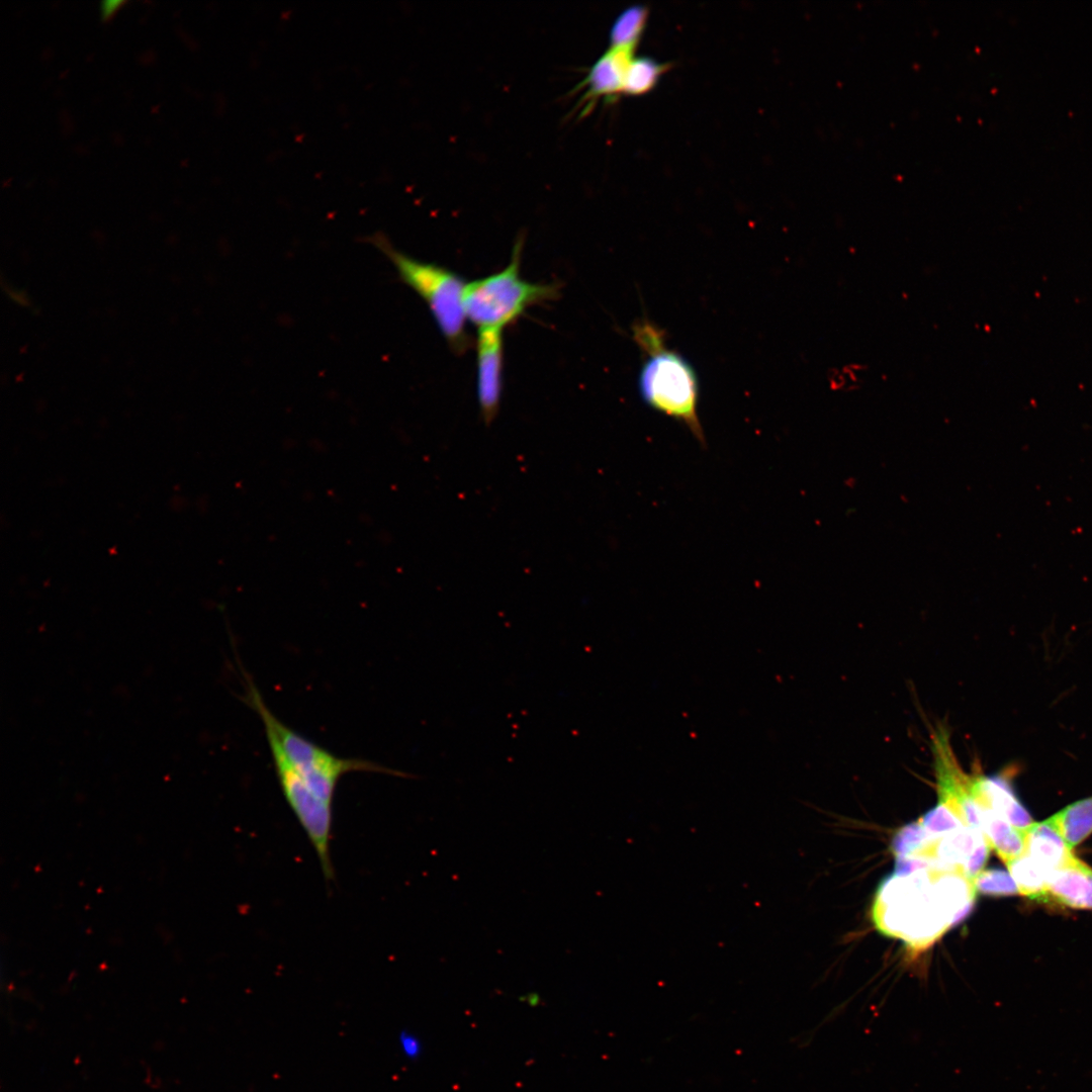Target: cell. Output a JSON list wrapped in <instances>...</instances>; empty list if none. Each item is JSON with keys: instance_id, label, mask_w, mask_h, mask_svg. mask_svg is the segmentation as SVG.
Masks as SVG:
<instances>
[{"instance_id": "6da1fadb", "label": "cell", "mask_w": 1092, "mask_h": 1092, "mask_svg": "<svg viewBox=\"0 0 1092 1092\" xmlns=\"http://www.w3.org/2000/svg\"><path fill=\"white\" fill-rule=\"evenodd\" d=\"M974 882L960 872L935 866L907 876L892 874L877 892L873 919L882 933L922 949L971 912Z\"/></svg>"}, {"instance_id": "7a4b0ae2", "label": "cell", "mask_w": 1092, "mask_h": 1092, "mask_svg": "<svg viewBox=\"0 0 1092 1092\" xmlns=\"http://www.w3.org/2000/svg\"><path fill=\"white\" fill-rule=\"evenodd\" d=\"M633 339L646 355L638 377L642 400L653 410L681 422L705 446L706 438L698 415L699 382L691 363L666 347L664 332L648 320L634 325Z\"/></svg>"}, {"instance_id": "3957f363", "label": "cell", "mask_w": 1092, "mask_h": 1092, "mask_svg": "<svg viewBox=\"0 0 1092 1092\" xmlns=\"http://www.w3.org/2000/svg\"><path fill=\"white\" fill-rule=\"evenodd\" d=\"M244 679L246 685L243 700L260 717L266 737L277 741L289 763L310 790L324 801L333 804L340 779L349 772H377L406 778L405 772L374 761L339 757L306 739L272 713L252 677L246 671H244Z\"/></svg>"}, {"instance_id": "277c9868", "label": "cell", "mask_w": 1092, "mask_h": 1092, "mask_svg": "<svg viewBox=\"0 0 1092 1092\" xmlns=\"http://www.w3.org/2000/svg\"><path fill=\"white\" fill-rule=\"evenodd\" d=\"M522 250L519 239L504 269L466 284L465 313L477 331H504L529 307L558 296L557 284L534 283L521 276Z\"/></svg>"}, {"instance_id": "5b68a950", "label": "cell", "mask_w": 1092, "mask_h": 1092, "mask_svg": "<svg viewBox=\"0 0 1092 1092\" xmlns=\"http://www.w3.org/2000/svg\"><path fill=\"white\" fill-rule=\"evenodd\" d=\"M373 243L390 260L401 281L426 302L450 348L456 353L466 351L470 338L466 331L464 279L445 267L400 252L382 237L377 236Z\"/></svg>"}, {"instance_id": "8992f818", "label": "cell", "mask_w": 1092, "mask_h": 1092, "mask_svg": "<svg viewBox=\"0 0 1092 1092\" xmlns=\"http://www.w3.org/2000/svg\"><path fill=\"white\" fill-rule=\"evenodd\" d=\"M266 738L284 799L313 846L326 880H332L335 876L330 853L333 804L310 790L275 739Z\"/></svg>"}, {"instance_id": "52a82bcc", "label": "cell", "mask_w": 1092, "mask_h": 1092, "mask_svg": "<svg viewBox=\"0 0 1092 1092\" xmlns=\"http://www.w3.org/2000/svg\"><path fill=\"white\" fill-rule=\"evenodd\" d=\"M498 330L477 331L476 390L480 414L491 423L499 408L504 388V338Z\"/></svg>"}, {"instance_id": "ba28073f", "label": "cell", "mask_w": 1092, "mask_h": 1092, "mask_svg": "<svg viewBox=\"0 0 1092 1092\" xmlns=\"http://www.w3.org/2000/svg\"><path fill=\"white\" fill-rule=\"evenodd\" d=\"M636 47H609L590 66L580 86L585 87L583 97L614 99L623 93L628 67L635 57Z\"/></svg>"}, {"instance_id": "9c48e42d", "label": "cell", "mask_w": 1092, "mask_h": 1092, "mask_svg": "<svg viewBox=\"0 0 1092 1092\" xmlns=\"http://www.w3.org/2000/svg\"><path fill=\"white\" fill-rule=\"evenodd\" d=\"M1043 902L1092 910V869L1076 856L1067 866L1052 872Z\"/></svg>"}, {"instance_id": "30bf717a", "label": "cell", "mask_w": 1092, "mask_h": 1092, "mask_svg": "<svg viewBox=\"0 0 1092 1092\" xmlns=\"http://www.w3.org/2000/svg\"><path fill=\"white\" fill-rule=\"evenodd\" d=\"M971 778L974 791L1010 824L1026 830L1034 822L1002 775L986 776L976 771Z\"/></svg>"}, {"instance_id": "8fae6325", "label": "cell", "mask_w": 1092, "mask_h": 1092, "mask_svg": "<svg viewBox=\"0 0 1092 1092\" xmlns=\"http://www.w3.org/2000/svg\"><path fill=\"white\" fill-rule=\"evenodd\" d=\"M1049 875L1070 863L1076 855L1062 837L1044 820L1033 822L1024 830V851Z\"/></svg>"}, {"instance_id": "7c38bea8", "label": "cell", "mask_w": 1092, "mask_h": 1092, "mask_svg": "<svg viewBox=\"0 0 1092 1092\" xmlns=\"http://www.w3.org/2000/svg\"><path fill=\"white\" fill-rule=\"evenodd\" d=\"M1073 848L1092 833V797L1074 802L1045 820Z\"/></svg>"}, {"instance_id": "4fadbf2b", "label": "cell", "mask_w": 1092, "mask_h": 1092, "mask_svg": "<svg viewBox=\"0 0 1092 1092\" xmlns=\"http://www.w3.org/2000/svg\"><path fill=\"white\" fill-rule=\"evenodd\" d=\"M669 68L670 63L658 62L651 57H634L626 73L623 93L630 96L648 93Z\"/></svg>"}, {"instance_id": "5bb4252c", "label": "cell", "mask_w": 1092, "mask_h": 1092, "mask_svg": "<svg viewBox=\"0 0 1092 1092\" xmlns=\"http://www.w3.org/2000/svg\"><path fill=\"white\" fill-rule=\"evenodd\" d=\"M1006 867L1021 895L1036 901H1044L1049 877L1046 871L1025 853L1010 861Z\"/></svg>"}, {"instance_id": "9a60e30c", "label": "cell", "mask_w": 1092, "mask_h": 1092, "mask_svg": "<svg viewBox=\"0 0 1092 1092\" xmlns=\"http://www.w3.org/2000/svg\"><path fill=\"white\" fill-rule=\"evenodd\" d=\"M648 8L636 4L624 9L610 29V47H636L645 29Z\"/></svg>"}, {"instance_id": "2e32d148", "label": "cell", "mask_w": 1092, "mask_h": 1092, "mask_svg": "<svg viewBox=\"0 0 1092 1092\" xmlns=\"http://www.w3.org/2000/svg\"><path fill=\"white\" fill-rule=\"evenodd\" d=\"M931 839L918 819L898 830L893 837L891 849L896 858L920 855Z\"/></svg>"}, {"instance_id": "e0dca14e", "label": "cell", "mask_w": 1092, "mask_h": 1092, "mask_svg": "<svg viewBox=\"0 0 1092 1092\" xmlns=\"http://www.w3.org/2000/svg\"><path fill=\"white\" fill-rule=\"evenodd\" d=\"M919 821L926 832L934 838L943 836L961 827L969 826L953 809L938 801Z\"/></svg>"}, {"instance_id": "ac0fdd59", "label": "cell", "mask_w": 1092, "mask_h": 1092, "mask_svg": "<svg viewBox=\"0 0 1092 1092\" xmlns=\"http://www.w3.org/2000/svg\"><path fill=\"white\" fill-rule=\"evenodd\" d=\"M974 886L977 892L995 897L1019 893L1009 872L1000 869H984L974 879Z\"/></svg>"}, {"instance_id": "d6986e66", "label": "cell", "mask_w": 1092, "mask_h": 1092, "mask_svg": "<svg viewBox=\"0 0 1092 1092\" xmlns=\"http://www.w3.org/2000/svg\"><path fill=\"white\" fill-rule=\"evenodd\" d=\"M399 1045L403 1055L408 1059H418L422 1053V1042L419 1037L406 1030L399 1034Z\"/></svg>"}, {"instance_id": "ffe728a7", "label": "cell", "mask_w": 1092, "mask_h": 1092, "mask_svg": "<svg viewBox=\"0 0 1092 1092\" xmlns=\"http://www.w3.org/2000/svg\"><path fill=\"white\" fill-rule=\"evenodd\" d=\"M124 1L104 0L100 3L99 12L103 21L108 20L120 8Z\"/></svg>"}]
</instances>
